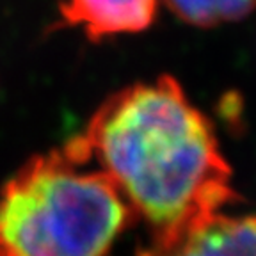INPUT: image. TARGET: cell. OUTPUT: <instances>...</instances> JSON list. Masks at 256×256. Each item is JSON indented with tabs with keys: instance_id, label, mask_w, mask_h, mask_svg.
Instances as JSON below:
<instances>
[{
	"instance_id": "1",
	"label": "cell",
	"mask_w": 256,
	"mask_h": 256,
	"mask_svg": "<svg viewBox=\"0 0 256 256\" xmlns=\"http://www.w3.org/2000/svg\"><path fill=\"white\" fill-rule=\"evenodd\" d=\"M62 150L76 164L96 162L155 236L217 214L236 198L212 124L172 76L112 94Z\"/></svg>"
},
{
	"instance_id": "2",
	"label": "cell",
	"mask_w": 256,
	"mask_h": 256,
	"mask_svg": "<svg viewBox=\"0 0 256 256\" xmlns=\"http://www.w3.org/2000/svg\"><path fill=\"white\" fill-rule=\"evenodd\" d=\"M64 150L30 158L0 188V256H108L132 210L102 171Z\"/></svg>"
},
{
	"instance_id": "3",
	"label": "cell",
	"mask_w": 256,
	"mask_h": 256,
	"mask_svg": "<svg viewBox=\"0 0 256 256\" xmlns=\"http://www.w3.org/2000/svg\"><path fill=\"white\" fill-rule=\"evenodd\" d=\"M139 256H256V217H203L164 236Z\"/></svg>"
},
{
	"instance_id": "4",
	"label": "cell",
	"mask_w": 256,
	"mask_h": 256,
	"mask_svg": "<svg viewBox=\"0 0 256 256\" xmlns=\"http://www.w3.org/2000/svg\"><path fill=\"white\" fill-rule=\"evenodd\" d=\"M158 0H62L64 25L78 27L92 41L140 32L152 25Z\"/></svg>"
},
{
	"instance_id": "5",
	"label": "cell",
	"mask_w": 256,
	"mask_h": 256,
	"mask_svg": "<svg viewBox=\"0 0 256 256\" xmlns=\"http://www.w3.org/2000/svg\"><path fill=\"white\" fill-rule=\"evenodd\" d=\"M166 4L187 24L210 27L248 16L256 0H166Z\"/></svg>"
}]
</instances>
